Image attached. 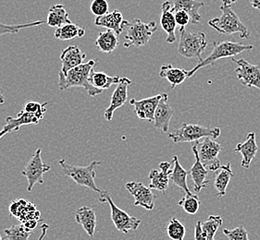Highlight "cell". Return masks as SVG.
<instances>
[{
	"label": "cell",
	"mask_w": 260,
	"mask_h": 240,
	"mask_svg": "<svg viewBox=\"0 0 260 240\" xmlns=\"http://www.w3.org/2000/svg\"><path fill=\"white\" fill-rule=\"evenodd\" d=\"M99 201L100 204H109L110 207V217L116 229L123 234H128L130 231H136L140 226L141 220L132 216L123 210L119 208L114 204L109 191L101 190Z\"/></svg>",
	"instance_id": "ba28073f"
},
{
	"label": "cell",
	"mask_w": 260,
	"mask_h": 240,
	"mask_svg": "<svg viewBox=\"0 0 260 240\" xmlns=\"http://www.w3.org/2000/svg\"><path fill=\"white\" fill-rule=\"evenodd\" d=\"M180 42L178 53L185 58H198L202 60V53L208 47L207 36L203 31L192 33L185 28H180Z\"/></svg>",
	"instance_id": "52a82bcc"
},
{
	"label": "cell",
	"mask_w": 260,
	"mask_h": 240,
	"mask_svg": "<svg viewBox=\"0 0 260 240\" xmlns=\"http://www.w3.org/2000/svg\"><path fill=\"white\" fill-rule=\"evenodd\" d=\"M98 62V59H92L70 69L66 74H62L59 71L57 83L59 91L62 92L73 87H82L87 91L89 96L91 97L98 96L99 94H102V90L96 89L89 84L90 72L94 69Z\"/></svg>",
	"instance_id": "6da1fadb"
},
{
	"label": "cell",
	"mask_w": 260,
	"mask_h": 240,
	"mask_svg": "<svg viewBox=\"0 0 260 240\" xmlns=\"http://www.w3.org/2000/svg\"><path fill=\"white\" fill-rule=\"evenodd\" d=\"M0 240H4L3 239V237H2V235H0Z\"/></svg>",
	"instance_id": "7dc6e473"
},
{
	"label": "cell",
	"mask_w": 260,
	"mask_h": 240,
	"mask_svg": "<svg viewBox=\"0 0 260 240\" xmlns=\"http://www.w3.org/2000/svg\"><path fill=\"white\" fill-rule=\"evenodd\" d=\"M196 142L198 156L205 168L208 171H218L221 167L218 155L222 146L212 138H204Z\"/></svg>",
	"instance_id": "9c48e42d"
},
{
	"label": "cell",
	"mask_w": 260,
	"mask_h": 240,
	"mask_svg": "<svg viewBox=\"0 0 260 240\" xmlns=\"http://www.w3.org/2000/svg\"><path fill=\"white\" fill-rule=\"evenodd\" d=\"M172 11H184L187 12L192 24H198L202 21V17L199 14V10L203 8L205 3L198 0H173L172 2Z\"/></svg>",
	"instance_id": "cb8c5ba5"
},
{
	"label": "cell",
	"mask_w": 260,
	"mask_h": 240,
	"mask_svg": "<svg viewBox=\"0 0 260 240\" xmlns=\"http://www.w3.org/2000/svg\"><path fill=\"white\" fill-rule=\"evenodd\" d=\"M194 240H208L206 234L204 233L201 222L198 221L197 225L194 226Z\"/></svg>",
	"instance_id": "b9f144b4"
},
{
	"label": "cell",
	"mask_w": 260,
	"mask_h": 240,
	"mask_svg": "<svg viewBox=\"0 0 260 240\" xmlns=\"http://www.w3.org/2000/svg\"><path fill=\"white\" fill-rule=\"evenodd\" d=\"M178 205L182 207L186 214L194 215L199 211L201 206V201L197 194H185V196L182 197L178 203Z\"/></svg>",
	"instance_id": "836d02e7"
},
{
	"label": "cell",
	"mask_w": 260,
	"mask_h": 240,
	"mask_svg": "<svg viewBox=\"0 0 260 240\" xmlns=\"http://www.w3.org/2000/svg\"><path fill=\"white\" fill-rule=\"evenodd\" d=\"M254 48L253 46L244 45L242 43L233 42V41H223V42H213V50L208 58H203L198 63L196 67L187 71V78H191L193 74L198 72L200 68L212 66L214 63L221 58H232L236 57L242 53L250 51Z\"/></svg>",
	"instance_id": "7a4b0ae2"
},
{
	"label": "cell",
	"mask_w": 260,
	"mask_h": 240,
	"mask_svg": "<svg viewBox=\"0 0 260 240\" xmlns=\"http://www.w3.org/2000/svg\"><path fill=\"white\" fill-rule=\"evenodd\" d=\"M250 4L256 10H260V0H250Z\"/></svg>",
	"instance_id": "ee69618b"
},
{
	"label": "cell",
	"mask_w": 260,
	"mask_h": 240,
	"mask_svg": "<svg viewBox=\"0 0 260 240\" xmlns=\"http://www.w3.org/2000/svg\"><path fill=\"white\" fill-rule=\"evenodd\" d=\"M40 228H41V234H40L37 240H44L45 236L47 235V231L49 229V225L46 224V223H44V224H42Z\"/></svg>",
	"instance_id": "7bdbcfd3"
},
{
	"label": "cell",
	"mask_w": 260,
	"mask_h": 240,
	"mask_svg": "<svg viewBox=\"0 0 260 240\" xmlns=\"http://www.w3.org/2000/svg\"><path fill=\"white\" fill-rule=\"evenodd\" d=\"M238 67L235 68V73L241 84L248 88H256L260 91V65H254L245 60V58H232Z\"/></svg>",
	"instance_id": "8fae6325"
},
{
	"label": "cell",
	"mask_w": 260,
	"mask_h": 240,
	"mask_svg": "<svg viewBox=\"0 0 260 240\" xmlns=\"http://www.w3.org/2000/svg\"><path fill=\"white\" fill-rule=\"evenodd\" d=\"M131 84H132V81L130 78L126 77L120 78V81L117 84V87L111 95L110 105L105 111L104 117L107 121H111L113 119L115 111L124 105L128 98V87Z\"/></svg>",
	"instance_id": "4fadbf2b"
},
{
	"label": "cell",
	"mask_w": 260,
	"mask_h": 240,
	"mask_svg": "<svg viewBox=\"0 0 260 240\" xmlns=\"http://www.w3.org/2000/svg\"><path fill=\"white\" fill-rule=\"evenodd\" d=\"M221 133V130L217 127H204L198 124L182 123L181 128L168 134V138L174 143L180 142H192L202 140L204 138L218 139Z\"/></svg>",
	"instance_id": "8992f818"
},
{
	"label": "cell",
	"mask_w": 260,
	"mask_h": 240,
	"mask_svg": "<svg viewBox=\"0 0 260 240\" xmlns=\"http://www.w3.org/2000/svg\"><path fill=\"white\" fill-rule=\"evenodd\" d=\"M10 213L11 216H15L16 218H18L21 224L29 220L38 221L40 219V212L36 209V205L26 202L23 198L14 201L11 204Z\"/></svg>",
	"instance_id": "e0dca14e"
},
{
	"label": "cell",
	"mask_w": 260,
	"mask_h": 240,
	"mask_svg": "<svg viewBox=\"0 0 260 240\" xmlns=\"http://www.w3.org/2000/svg\"><path fill=\"white\" fill-rule=\"evenodd\" d=\"M125 188L135 198V206L152 211L155 207L156 196L153 193L149 187H146L142 182L126 183Z\"/></svg>",
	"instance_id": "7c38bea8"
},
{
	"label": "cell",
	"mask_w": 260,
	"mask_h": 240,
	"mask_svg": "<svg viewBox=\"0 0 260 240\" xmlns=\"http://www.w3.org/2000/svg\"><path fill=\"white\" fill-rule=\"evenodd\" d=\"M39 121L40 119L37 117V115L28 113L24 110L20 111V113H18L16 118H13L11 116H7L6 124L3 127V129L0 131V139L11 131H19L23 126L38 124Z\"/></svg>",
	"instance_id": "d6986e66"
},
{
	"label": "cell",
	"mask_w": 260,
	"mask_h": 240,
	"mask_svg": "<svg viewBox=\"0 0 260 240\" xmlns=\"http://www.w3.org/2000/svg\"><path fill=\"white\" fill-rule=\"evenodd\" d=\"M234 151L240 152L242 154L241 167L245 169H248L251 166V163L254 160V158L258 151V146H257L256 141H255V132L248 133L245 141L242 143H238L235 147Z\"/></svg>",
	"instance_id": "44dd1931"
},
{
	"label": "cell",
	"mask_w": 260,
	"mask_h": 240,
	"mask_svg": "<svg viewBox=\"0 0 260 240\" xmlns=\"http://www.w3.org/2000/svg\"><path fill=\"white\" fill-rule=\"evenodd\" d=\"M192 151L196 158V162L190 169V175L194 184V191L200 192L203 188H206L210 184L208 179V171L205 168L198 156L197 145L193 144L192 146Z\"/></svg>",
	"instance_id": "ffe728a7"
},
{
	"label": "cell",
	"mask_w": 260,
	"mask_h": 240,
	"mask_svg": "<svg viewBox=\"0 0 260 240\" xmlns=\"http://www.w3.org/2000/svg\"><path fill=\"white\" fill-rule=\"evenodd\" d=\"M125 29L127 32L125 35L124 47H142L150 41L151 37L157 30V25L155 21L143 22L139 19H135L132 21H126Z\"/></svg>",
	"instance_id": "5b68a950"
},
{
	"label": "cell",
	"mask_w": 260,
	"mask_h": 240,
	"mask_svg": "<svg viewBox=\"0 0 260 240\" xmlns=\"http://www.w3.org/2000/svg\"><path fill=\"white\" fill-rule=\"evenodd\" d=\"M47 103H44V104H40L38 102H29L27 103L25 106H24V111H26L28 113H31L34 115H37L39 119L41 120L44 118V115L47 112Z\"/></svg>",
	"instance_id": "f35d334b"
},
{
	"label": "cell",
	"mask_w": 260,
	"mask_h": 240,
	"mask_svg": "<svg viewBox=\"0 0 260 240\" xmlns=\"http://www.w3.org/2000/svg\"><path fill=\"white\" fill-rule=\"evenodd\" d=\"M167 234L172 240H183L185 236V226L182 225V222L175 217L170 220L166 227Z\"/></svg>",
	"instance_id": "d590c367"
},
{
	"label": "cell",
	"mask_w": 260,
	"mask_h": 240,
	"mask_svg": "<svg viewBox=\"0 0 260 240\" xmlns=\"http://www.w3.org/2000/svg\"><path fill=\"white\" fill-rule=\"evenodd\" d=\"M109 9L110 5L107 0H93L90 5V11L96 17L106 15L109 13Z\"/></svg>",
	"instance_id": "ab89813d"
},
{
	"label": "cell",
	"mask_w": 260,
	"mask_h": 240,
	"mask_svg": "<svg viewBox=\"0 0 260 240\" xmlns=\"http://www.w3.org/2000/svg\"><path fill=\"white\" fill-rule=\"evenodd\" d=\"M47 23L48 26L56 29L62 26L64 24L72 23V21L69 17V13L65 9V6L61 4L53 5L48 11Z\"/></svg>",
	"instance_id": "f546056e"
},
{
	"label": "cell",
	"mask_w": 260,
	"mask_h": 240,
	"mask_svg": "<svg viewBox=\"0 0 260 240\" xmlns=\"http://www.w3.org/2000/svg\"><path fill=\"white\" fill-rule=\"evenodd\" d=\"M86 54L82 51V49L77 46H69L63 49L60 55L61 61V70L60 72L66 74L70 69L77 67L85 61Z\"/></svg>",
	"instance_id": "ac0fdd59"
},
{
	"label": "cell",
	"mask_w": 260,
	"mask_h": 240,
	"mask_svg": "<svg viewBox=\"0 0 260 240\" xmlns=\"http://www.w3.org/2000/svg\"><path fill=\"white\" fill-rule=\"evenodd\" d=\"M172 162H173V168L170 175V182H172L178 188H181L184 193L191 194L187 185V177L189 173L182 167V165L179 162L177 155L173 156Z\"/></svg>",
	"instance_id": "484cf974"
},
{
	"label": "cell",
	"mask_w": 260,
	"mask_h": 240,
	"mask_svg": "<svg viewBox=\"0 0 260 240\" xmlns=\"http://www.w3.org/2000/svg\"><path fill=\"white\" fill-rule=\"evenodd\" d=\"M223 233L229 240H249L248 232L243 225H239L234 229L226 228L223 230Z\"/></svg>",
	"instance_id": "74e56055"
},
{
	"label": "cell",
	"mask_w": 260,
	"mask_h": 240,
	"mask_svg": "<svg viewBox=\"0 0 260 240\" xmlns=\"http://www.w3.org/2000/svg\"><path fill=\"white\" fill-rule=\"evenodd\" d=\"M76 223L83 226V230L89 236H94L96 227V214L93 208L83 206L76 211Z\"/></svg>",
	"instance_id": "d4e9b609"
},
{
	"label": "cell",
	"mask_w": 260,
	"mask_h": 240,
	"mask_svg": "<svg viewBox=\"0 0 260 240\" xmlns=\"http://www.w3.org/2000/svg\"><path fill=\"white\" fill-rule=\"evenodd\" d=\"M59 166L62 168L63 174L73 179L81 187H85L94 192L100 193L101 189L96 186L94 178H95V167L100 166L101 161H93L87 167H78L70 165L66 162L65 159L59 160Z\"/></svg>",
	"instance_id": "277c9868"
},
{
	"label": "cell",
	"mask_w": 260,
	"mask_h": 240,
	"mask_svg": "<svg viewBox=\"0 0 260 240\" xmlns=\"http://www.w3.org/2000/svg\"><path fill=\"white\" fill-rule=\"evenodd\" d=\"M120 77H112L105 72L101 71H95L93 69L90 75H89V84H91L93 87L99 90H108L114 84H118L120 81Z\"/></svg>",
	"instance_id": "4dcf8cb0"
},
{
	"label": "cell",
	"mask_w": 260,
	"mask_h": 240,
	"mask_svg": "<svg viewBox=\"0 0 260 240\" xmlns=\"http://www.w3.org/2000/svg\"><path fill=\"white\" fill-rule=\"evenodd\" d=\"M161 98L162 94H160L152 97L145 98V99H132L130 101V105L134 106L135 112L136 115L138 116V118L153 122L156 106Z\"/></svg>",
	"instance_id": "2e32d148"
},
{
	"label": "cell",
	"mask_w": 260,
	"mask_h": 240,
	"mask_svg": "<svg viewBox=\"0 0 260 240\" xmlns=\"http://www.w3.org/2000/svg\"><path fill=\"white\" fill-rule=\"evenodd\" d=\"M220 11L222 12V15L208 21L209 26L225 35L238 33L242 39H249L248 28L240 20L239 16L233 11L231 5L222 3Z\"/></svg>",
	"instance_id": "3957f363"
},
{
	"label": "cell",
	"mask_w": 260,
	"mask_h": 240,
	"mask_svg": "<svg viewBox=\"0 0 260 240\" xmlns=\"http://www.w3.org/2000/svg\"><path fill=\"white\" fill-rule=\"evenodd\" d=\"M221 1H222V3L231 6H232V4L235 3V2H237V0H221Z\"/></svg>",
	"instance_id": "bcb514c9"
},
{
	"label": "cell",
	"mask_w": 260,
	"mask_h": 240,
	"mask_svg": "<svg viewBox=\"0 0 260 240\" xmlns=\"http://www.w3.org/2000/svg\"><path fill=\"white\" fill-rule=\"evenodd\" d=\"M45 23L44 21H32V22H28V23H22V24H4L0 22V37L6 35V34H14L17 33L21 30L24 29H29L32 27L40 26Z\"/></svg>",
	"instance_id": "8d00e7d4"
},
{
	"label": "cell",
	"mask_w": 260,
	"mask_h": 240,
	"mask_svg": "<svg viewBox=\"0 0 260 240\" xmlns=\"http://www.w3.org/2000/svg\"><path fill=\"white\" fill-rule=\"evenodd\" d=\"M159 77L166 78L172 84V89H174L176 86L187 79V70L180 68H173L172 64L163 65L159 71Z\"/></svg>",
	"instance_id": "f1b7e54d"
},
{
	"label": "cell",
	"mask_w": 260,
	"mask_h": 240,
	"mask_svg": "<svg viewBox=\"0 0 260 240\" xmlns=\"http://www.w3.org/2000/svg\"><path fill=\"white\" fill-rule=\"evenodd\" d=\"M172 2L170 0H166L162 3L161 16H160V24L162 29L166 32V42L168 44H173L176 42V21L174 18V12L172 11Z\"/></svg>",
	"instance_id": "7402d4cb"
},
{
	"label": "cell",
	"mask_w": 260,
	"mask_h": 240,
	"mask_svg": "<svg viewBox=\"0 0 260 240\" xmlns=\"http://www.w3.org/2000/svg\"><path fill=\"white\" fill-rule=\"evenodd\" d=\"M168 101H169L168 94H162V98L156 106V111L154 114L155 128L164 133H167L169 131L170 123L174 114V110L168 103Z\"/></svg>",
	"instance_id": "9a60e30c"
},
{
	"label": "cell",
	"mask_w": 260,
	"mask_h": 240,
	"mask_svg": "<svg viewBox=\"0 0 260 240\" xmlns=\"http://www.w3.org/2000/svg\"><path fill=\"white\" fill-rule=\"evenodd\" d=\"M5 103V96H4V92L2 88L0 87V105H3Z\"/></svg>",
	"instance_id": "f6af8a7d"
},
{
	"label": "cell",
	"mask_w": 260,
	"mask_h": 240,
	"mask_svg": "<svg viewBox=\"0 0 260 240\" xmlns=\"http://www.w3.org/2000/svg\"><path fill=\"white\" fill-rule=\"evenodd\" d=\"M158 167V170L152 169L149 172V188L166 194L167 189L170 185V175L173 168V162H161Z\"/></svg>",
	"instance_id": "5bb4252c"
},
{
	"label": "cell",
	"mask_w": 260,
	"mask_h": 240,
	"mask_svg": "<svg viewBox=\"0 0 260 240\" xmlns=\"http://www.w3.org/2000/svg\"><path fill=\"white\" fill-rule=\"evenodd\" d=\"M174 18L176 24L181 27V28H185L187 26L188 23L191 21L190 16L187 12L184 11H178L174 12Z\"/></svg>",
	"instance_id": "60d3db41"
},
{
	"label": "cell",
	"mask_w": 260,
	"mask_h": 240,
	"mask_svg": "<svg viewBox=\"0 0 260 240\" xmlns=\"http://www.w3.org/2000/svg\"><path fill=\"white\" fill-rule=\"evenodd\" d=\"M5 236L3 239L6 240H29L31 231L27 229L22 224L14 225L4 229Z\"/></svg>",
	"instance_id": "e575fe53"
},
{
	"label": "cell",
	"mask_w": 260,
	"mask_h": 240,
	"mask_svg": "<svg viewBox=\"0 0 260 240\" xmlns=\"http://www.w3.org/2000/svg\"><path fill=\"white\" fill-rule=\"evenodd\" d=\"M84 34H85L84 28L78 26L73 22L58 27L54 33L55 37L61 41H69L75 38H81L84 36Z\"/></svg>",
	"instance_id": "1f68e13d"
},
{
	"label": "cell",
	"mask_w": 260,
	"mask_h": 240,
	"mask_svg": "<svg viewBox=\"0 0 260 240\" xmlns=\"http://www.w3.org/2000/svg\"><path fill=\"white\" fill-rule=\"evenodd\" d=\"M216 172L217 174L214 177V188L217 189L218 197L220 198L226 195V189L234 176L231 163H227L225 166H221Z\"/></svg>",
	"instance_id": "4316f807"
},
{
	"label": "cell",
	"mask_w": 260,
	"mask_h": 240,
	"mask_svg": "<svg viewBox=\"0 0 260 240\" xmlns=\"http://www.w3.org/2000/svg\"><path fill=\"white\" fill-rule=\"evenodd\" d=\"M223 224V219L219 215H209L208 220L206 222H201V226L204 233L206 234L207 239H215V235L218 232V229Z\"/></svg>",
	"instance_id": "d6a6232c"
},
{
	"label": "cell",
	"mask_w": 260,
	"mask_h": 240,
	"mask_svg": "<svg viewBox=\"0 0 260 240\" xmlns=\"http://www.w3.org/2000/svg\"><path fill=\"white\" fill-rule=\"evenodd\" d=\"M51 169V166H47L43 163L42 160V150L38 148L30 160L27 162L21 174L26 178L28 181L27 190L31 192L36 184H44V175L49 172Z\"/></svg>",
	"instance_id": "30bf717a"
},
{
	"label": "cell",
	"mask_w": 260,
	"mask_h": 240,
	"mask_svg": "<svg viewBox=\"0 0 260 240\" xmlns=\"http://www.w3.org/2000/svg\"><path fill=\"white\" fill-rule=\"evenodd\" d=\"M119 35H117L114 31L108 29L107 31H101L99 33L94 42V46L102 53L111 54L119 47Z\"/></svg>",
	"instance_id": "83f0119b"
},
{
	"label": "cell",
	"mask_w": 260,
	"mask_h": 240,
	"mask_svg": "<svg viewBox=\"0 0 260 240\" xmlns=\"http://www.w3.org/2000/svg\"><path fill=\"white\" fill-rule=\"evenodd\" d=\"M125 20H123V15L120 11H115L107 13L106 15L99 16L94 19V24L96 26L103 27L106 29H109L114 31L117 35H120V33L124 30Z\"/></svg>",
	"instance_id": "603a6c76"
}]
</instances>
